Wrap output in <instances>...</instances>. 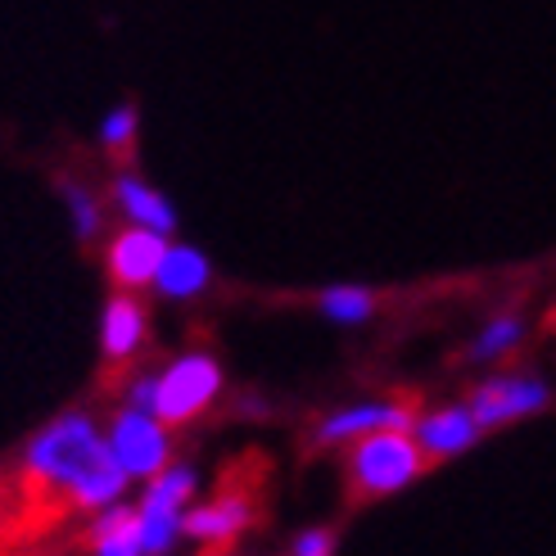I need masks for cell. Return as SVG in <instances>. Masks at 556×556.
<instances>
[{"instance_id": "cell-13", "label": "cell", "mask_w": 556, "mask_h": 556, "mask_svg": "<svg viewBox=\"0 0 556 556\" xmlns=\"http://www.w3.org/2000/svg\"><path fill=\"white\" fill-rule=\"evenodd\" d=\"M208 281H213V267L194 244H168L163 249V263L154 271V290L163 299H194V294L208 290Z\"/></svg>"}, {"instance_id": "cell-16", "label": "cell", "mask_w": 556, "mask_h": 556, "mask_svg": "<svg viewBox=\"0 0 556 556\" xmlns=\"http://www.w3.org/2000/svg\"><path fill=\"white\" fill-rule=\"evenodd\" d=\"M317 308L336 321H367L376 313V294L363 286H330L317 294Z\"/></svg>"}, {"instance_id": "cell-8", "label": "cell", "mask_w": 556, "mask_h": 556, "mask_svg": "<svg viewBox=\"0 0 556 556\" xmlns=\"http://www.w3.org/2000/svg\"><path fill=\"white\" fill-rule=\"evenodd\" d=\"M163 249H168V240L146 231V227H127L118 231L114 240L104 244V276L114 290H131L141 294L154 286V271L163 263Z\"/></svg>"}, {"instance_id": "cell-2", "label": "cell", "mask_w": 556, "mask_h": 556, "mask_svg": "<svg viewBox=\"0 0 556 556\" xmlns=\"http://www.w3.org/2000/svg\"><path fill=\"white\" fill-rule=\"evenodd\" d=\"M267 489L263 457H236L217 480V493L200 507H186L181 539L200 543V556H231L236 539L258 525V497Z\"/></svg>"}, {"instance_id": "cell-18", "label": "cell", "mask_w": 556, "mask_h": 556, "mask_svg": "<svg viewBox=\"0 0 556 556\" xmlns=\"http://www.w3.org/2000/svg\"><path fill=\"white\" fill-rule=\"evenodd\" d=\"M100 141H104V150H114V154H127L131 150V141H136V109L131 104L114 109V114L104 118Z\"/></svg>"}, {"instance_id": "cell-20", "label": "cell", "mask_w": 556, "mask_h": 556, "mask_svg": "<svg viewBox=\"0 0 556 556\" xmlns=\"http://www.w3.org/2000/svg\"><path fill=\"white\" fill-rule=\"evenodd\" d=\"M0 556H27V552H0Z\"/></svg>"}, {"instance_id": "cell-14", "label": "cell", "mask_w": 556, "mask_h": 556, "mask_svg": "<svg viewBox=\"0 0 556 556\" xmlns=\"http://www.w3.org/2000/svg\"><path fill=\"white\" fill-rule=\"evenodd\" d=\"M114 200H118V208L131 217V227H146V231H154V236H163V240L177 231V208L163 200V194H159L150 181L123 173V177L114 181Z\"/></svg>"}, {"instance_id": "cell-5", "label": "cell", "mask_w": 556, "mask_h": 556, "mask_svg": "<svg viewBox=\"0 0 556 556\" xmlns=\"http://www.w3.org/2000/svg\"><path fill=\"white\" fill-rule=\"evenodd\" d=\"M104 443L114 453V462L127 470V480H154L163 466H173V430L150 412L118 403Z\"/></svg>"}, {"instance_id": "cell-1", "label": "cell", "mask_w": 556, "mask_h": 556, "mask_svg": "<svg viewBox=\"0 0 556 556\" xmlns=\"http://www.w3.org/2000/svg\"><path fill=\"white\" fill-rule=\"evenodd\" d=\"M127 484L91 412L54 416L0 470V552H27L68 520H91Z\"/></svg>"}, {"instance_id": "cell-4", "label": "cell", "mask_w": 556, "mask_h": 556, "mask_svg": "<svg viewBox=\"0 0 556 556\" xmlns=\"http://www.w3.org/2000/svg\"><path fill=\"white\" fill-rule=\"evenodd\" d=\"M222 394V363L208 349L181 353L177 363H168L154 376V416L168 430H181L190 421L213 407V399Z\"/></svg>"}, {"instance_id": "cell-19", "label": "cell", "mask_w": 556, "mask_h": 556, "mask_svg": "<svg viewBox=\"0 0 556 556\" xmlns=\"http://www.w3.org/2000/svg\"><path fill=\"white\" fill-rule=\"evenodd\" d=\"M330 552H336V534H330V530H308V534L294 539L290 556H330Z\"/></svg>"}, {"instance_id": "cell-17", "label": "cell", "mask_w": 556, "mask_h": 556, "mask_svg": "<svg viewBox=\"0 0 556 556\" xmlns=\"http://www.w3.org/2000/svg\"><path fill=\"white\" fill-rule=\"evenodd\" d=\"M516 340H520V321L516 317H497V321L484 326V336L470 344V363H489V357L507 353Z\"/></svg>"}, {"instance_id": "cell-10", "label": "cell", "mask_w": 556, "mask_h": 556, "mask_svg": "<svg viewBox=\"0 0 556 556\" xmlns=\"http://www.w3.org/2000/svg\"><path fill=\"white\" fill-rule=\"evenodd\" d=\"M407 403H357L344 412H330L326 421L313 430V448H340V443H357L380 430H412Z\"/></svg>"}, {"instance_id": "cell-11", "label": "cell", "mask_w": 556, "mask_h": 556, "mask_svg": "<svg viewBox=\"0 0 556 556\" xmlns=\"http://www.w3.org/2000/svg\"><path fill=\"white\" fill-rule=\"evenodd\" d=\"M412 439L421 443V453L430 462H439V457L466 453L470 443L480 439V426H476V416H470V407H439L412 426Z\"/></svg>"}, {"instance_id": "cell-6", "label": "cell", "mask_w": 556, "mask_h": 556, "mask_svg": "<svg viewBox=\"0 0 556 556\" xmlns=\"http://www.w3.org/2000/svg\"><path fill=\"white\" fill-rule=\"evenodd\" d=\"M190 493H194V470L186 462L163 466L159 476L146 484V497H141V507H136V516H141V547H146V556H168L177 547Z\"/></svg>"}, {"instance_id": "cell-3", "label": "cell", "mask_w": 556, "mask_h": 556, "mask_svg": "<svg viewBox=\"0 0 556 556\" xmlns=\"http://www.w3.org/2000/svg\"><path fill=\"white\" fill-rule=\"evenodd\" d=\"M434 462L421 453V443L412 439V430H380L349 443V457H344V489H349V503L363 507L376 503V497H389L407 489L416 476H426Z\"/></svg>"}, {"instance_id": "cell-15", "label": "cell", "mask_w": 556, "mask_h": 556, "mask_svg": "<svg viewBox=\"0 0 556 556\" xmlns=\"http://www.w3.org/2000/svg\"><path fill=\"white\" fill-rule=\"evenodd\" d=\"M60 194H64V204H68V213H73L77 240H81V244H96L100 231H104V208H100V200H96L87 186H77V181H60Z\"/></svg>"}, {"instance_id": "cell-7", "label": "cell", "mask_w": 556, "mask_h": 556, "mask_svg": "<svg viewBox=\"0 0 556 556\" xmlns=\"http://www.w3.org/2000/svg\"><path fill=\"white\" fill-rule=\"evenodd\" d=\"M150 340V308L141 294L131 290H114L104 303V317H100V376L104 384H123V371L141 357Z\"/></svg>"}, {"instance_id": "cell-9", "label": "cell", "mask_w": 556, "mask_h": 556, "mask_svg": "<svg viewBox=\"0 0 556 556\" xmlns=\"http://www.w3.org/2000/svg\"><path fill=\"white\" fill-rule=\"evenodd\" d=\"M547 403V384L539 380H520V376H503V380H484L476 394L466 399L470 416H476L480 430H493V426H507V421H520Z\"/></svg>"}, {"instance_id": "cell-12", "label": "cell", "mask_w": 556, "mask_h": 556, "mask_svg": "<svg viewBox=\"0 0 556 556\" xmlns=\"http://www.w3.org/2000/svg\"><path fill=\"white\" fill-rule=\"evenodd\" d=\"M81 547H87L91 556H146L141 547V516H136V507H104L91 516L87 534H81Z\"/></svg>"}]
</instances>
